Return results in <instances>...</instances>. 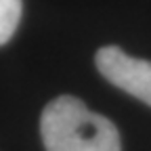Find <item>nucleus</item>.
<instances>
[{
    "label": "nucleus",
    "instance_id": "nucleus-3",
    "mask_svg": "<svg viewBox=\"0 0 151 151\" xmlns=\"http://www.w3.org/2000/svg\"><path fill=\"white\" fill-rule=\"evenodd\" d=\"M19 21H21V0H0V46L13 38Z\"/></svg>",
    "mask_w": 151,
    "mask_h": 151
},
{
    "label": "nucleus",
    "instance_id": "nucleus-2",
    "mask_svg": "<svg viewBox=\"0 0 151 151\" xmlns=\"http://www.w3.org/2000/svg\"><path fill=\"white\" fill-rule=\"evenodd\" d=\"M97 67L113 86L151 105V61L134 59L118 46H103L97 52Z\"/></svg>",
    "mask_w": 151,
    "mask_h": 151
},
{
    "label": "nucleus",
    "instance_id": "nucleus-1",
    "mask_svg": "<svg viewBox=\"0 0 151 151\" xmlns=\"http://www.w3.org/2000/svg\"><path fill=\"white\" fill-rule=\"evenodd\" d=\"M40 132L46 151H120L118 128L69 94L44 107Z\"/></svg>",
    "mask_w": 151,
    "mask_h": 151
}]
</instances>
